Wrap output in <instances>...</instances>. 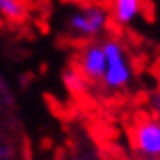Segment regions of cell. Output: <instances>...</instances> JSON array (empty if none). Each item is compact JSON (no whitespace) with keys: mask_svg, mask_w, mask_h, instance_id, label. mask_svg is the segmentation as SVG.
<instances>
[{"mask_svg":"<svg viewBox=\"0 0 160 160\" xmlns=\"http://www.w3.org/2000/svg\"><path fill=\"white\" fill-rule=\"evenodd\" d=\"M102 43L105 49V73L100 83L107 92H124L128 90L132 79H135V71H132V62L128 58V51L124 47V43L115 37H109Z\"/></svg>","mask_w":160,"mask_h":160,"instance_id":"6da1fadb","label":"cell"},{"mask_svg":"<svg viewBox=\"0 0 160 160\" xmlns=\"http://www.w3.org/2000/svg\"><path fill=\"white\" fill-rule=\"evenodd\" d=\"M111 17L109 9L102 4H81L66 17V30L73 38L79 41H96L109 30Z\"/></svg>","mask_w":160,"mask_h":160,"instance_id":"7a4b0ae2","label":"cell"},{"mask_svg":"<svg viewBox=\"0 0 160 160\" xmlns=\"http://www.w3.org/2000/svg\"><path fill=\"white\" fill-rule=\"evenodd\" d=\"M128 139L137 156L160 158V118H156L154 113L135 115L128 128Z\"/></svg>","mask_w":160,"mask_h":160,"instance_id":"3957f363","label":"cell"},{"mask_svg":"<svg viewBox=\"0 0 160 160\" xmlns=\"http://www.w3.org/2000/svg\"><path fill=\"white\" fill-rule=\"evenodd\" d=\"M105 49L100 41H86V45L81 47L79 56H77V68L88 81H98L102 79L105 73Z\"/></svg>","mask_w":160,"mask_h":160,"instance_id":"277c9868","label":"cell"},{"mask_svg":"<svg viewBox=\"0 0 160 160\" xmlns=\"http://www.w3.org/2000/svg\"><path fill=\"white\" fill-rule=\"evenodd\" d=\"M145 0H111L109 2V17L115 26L128 28L139 22L143 15Z\"/></svg>","mask_w":160,"mask_h":160,"instance_id":"5b68a950","label":"cell"},{"mask_svg":"<svg viewBox=\"0 0 160 160\" xmlns=\"http://www.w3.org/2000/svg\"><path fill=\"white\" fill-rule=\"evenodd\" d=\"M0 17L4 22L19 24L28 17V7L24 0H0Z\"/></svg>","mask_w":160,"mask_h":160,"instance_id":"8992f818","label":"cell"},{"mask_svg":"<svg viewBox=\"0 0 160 160\" xmlns=\"http://www.w3.org/2000/svg\"><path fill=\"white\" fill-rule=\"evenodd\" d=\"M62 83H64V88H66L71 94L79 96V94H83L88 90V83H90V81L81 75V71H79L77 66H71V68H66V71L62 73Z\"/></svg>","mask_w":160,"mask_h":160,"instance_id":"52a82bcc","label":"cell"},{"mask_svg":"<svg viewBox=\"0 0 160 160\" xmlns=\"http://www.w3.org/2000/svg\"><path fill=\"white\" fill-rule=\"evenodd\" d=\"M152 111H154L156 118H160V88L154 92V96H152Z\"/></svg>","mask_w":160,"mask_h":160,"instance_id":"ba28073f","label":"cell"},{"mask_svg":"<svg viewBox=\"0 0 160 160\" xmlns=\"http://www.w3.org/2000/svg\"><path fill=\"white\" fill-rule=\"evenodd\" d=\"M139 160H160V158H156V156H139Z\"/></svg>","mask_w":160,"mask_h":160,"instance_id":"9c48e42d","label":"cell"},{"mask_svg":"<svg viewBox=\"0 0 160 160\" xmlns=\"http://www.w3.org/2000/svg\"><path fill=\"white\" fill-rule=\"evenodd\" d=\"M0 158H2V148H0Z\"/></svg>","mask_w":160,"mask_h":160,"instance_id":"30bf717a","label":"cell"},{"mask_svg":"<svg viewBox=\"0 0 160 160\" xmlns=\"http://www.w3.org/2000/svg\"><path fill=\"white\" fill-rule=\"evenodd\" d=\"M75 160H79V158H75Z\"/></svg>","mask_w":160,"mask_h":160,"instance_id":"8fae6325","label":"cell"}]
</instances>
